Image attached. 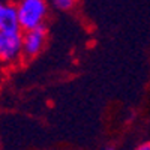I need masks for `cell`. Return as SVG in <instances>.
Returning <instances> with one entry per match:
<instances>
[{"mask_svg": "<svg viewBox=\"0 0 150 150\" xmlns=\"http://www.w3.org/2000/svg\"><path fill=\"white\" fill-rule=\"evenodd\" d=\"M14 5L18 29L21 32L45 26L50 14V3L47 0H18Z\"/></svg>", "mask_w": 150, "mask_h": 150, "instance_id": "obj_1", "label": "cell"}, {"mask_svg": "<svg viewBox=\"0 0 150 150\" xmlns=\"http://www.w3.org/2000/svg\"><path fill=\"white\" fill-rule=\"evenodd\" d=\"M21 45H23V57L26 59H35L39 56L47 45L48 39V32L47 27H38L32 30L21 32Z\"/></svg>", "mask_w": 150, "mask_h": 150, "instance_id": "obj_3", "label": "cell"}, {"mask_svg": "<svg viewBox=\"0 0 150 150\" xmlns=\"http://www.w3.org/2000/svg\"><path fill=\"white\" fill-rule=\"evenodd\" d=\"M134 150H150V144H149V143H144V144L138 146V147L134 149Z\"/></svg>", "mask_w": 150, "mask_h": 150, "instance_id": "obj_6", "label": "cell"}, {"mask_svg": "<svg viewBox=\"0 0 150 150\" xmlns=\"http://www.w3.org/2000/svg\"><path fill=\"white\" fill-rule=\"evenodd\" d=\"M48 3H51L54 8L60 9V11H71L78 0H47Z\"/></svg>", "mask_w": 150, "mask_h": 150, "instance_id": "obj_5", "label": "cell"}, {"mask_svg": "<svg viewBox=\"0 0 150 150\" xmlns=\"http://www.w3.org/2000/svg\"><path fill=\"white\" fill-rule=\"evenodd\" d=\"M105 150H114V149H111V147H108V149H105Z\"/></svg>", "mask_w": 150, "mask_h": 150, "instance_id": "obj_7", "label": "cell"}, {"mask_svg": "<svg viewBox=\"0 0 150 150\" xmlns=\"http://www.w3.org/2000/svg\"><path fill=\"white\" fill-rule=\"evenodd\" d=\"M15 29H18L15 5L0 0V30H15Z\"/></svg>", "mask_w": 150, "mask_h": 150, "instance_id": "obj_4", "label": "cell"}, {"mask_svg": "<svg viewBox=\"0 0 150 150\" xmlns=\"http://www.w3.org/2000/svg\"><path fill=\"white\" fill-rule=\"evenodd\" d=\"M21 30H0V62L14 65L23 59Z\"/></svg>", "mask_w": 150, "mask_h": 150, "instance_id": "obj_2", "label": "cell"}]
</instances>
